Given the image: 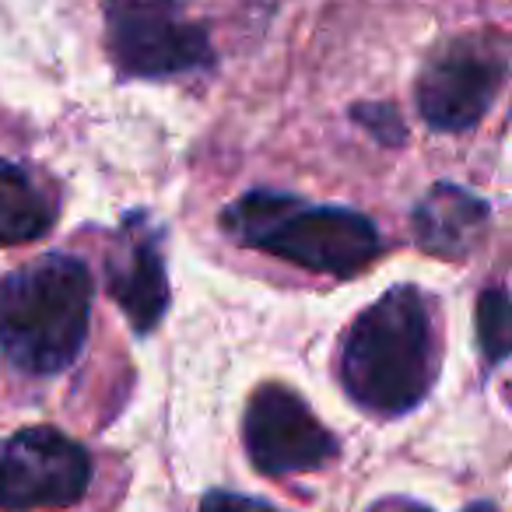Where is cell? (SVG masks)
I'll use <instances>...</instances> for the list:
<instances>
[{"label":"cell","instance_id":"6da1fadb","mask_svg":"<svg viewBox=\"0 0 512 512\" xmlns=\"http://www.w3.org/2000/svg\"><path fill=\"white\" fill-rule=\"evenodd\" d=\"M439 376V337L418 288H390L348 327L341 383L358 407L397 418L428 397Z\"/></svg>","mask_w":512,"mask_h":512},{"label":"cell","instance_id":"7a4b0ae2","mask_svg":"<svg viewBox=\"0 0 512 512\" xmlns=\"http://www.w3.org/2000/svg\"><path fill=\"white\" fill-rule=\"evenodd\" d=\"M92 274L78 256L50 253L0 278V351L29 376L67 369L85 348Z\"/></svg>","mask_w":512,"mask_h":512},{"label":"cell","instance_id":"3957f363","mask_svg":"<svg viewBox=\"0 0 512 512\" xmlns=\"http://www.w3.org/2000/svg\"><path fill=\"white\" fill-rule=\"evenodd\" d=\"M239 246L264 249L288 264L330 278H355L383 249L379 228L348 207H309L295 197L253 190L221 218Z\"/></svg>","mask_w":512,"mask_h":512},{"label":"cell","instance_id":"277c9868","mask_svg":"<svg viewBox=\"0 0 512 512\" xmlns=\"http://www.w3.org/2000/svg\"><path fill=\"white\" fill-rule=\"evenodd\" d=\"M106 36L116 67L134 78H169L211 64V43L183 0H106Z\"/></svg>","mask_w":512,"mask_h":512},{"label":"cell","instance_id":"5b68a950","mask_svg":"<svg viewBox=\"0 0 512 512\" xmlns=\"http://www.w3.org/2000/svg\"><path fill=\"white\" fill-rule=\"evenodd\" d=\"M92 481V460L50 425L22 428L0 442V509H71Z\"/></svg>","mask_w":512,"mask_h":512},{"label":"cell","instance_id":"8992f818","mask_svg":"<svg viewBox=\"0 0 512 512\" xmlns=\"http://www.w3.org/2000/svg\"><path fill=\"white\" fill-rule=\"evenodd\" d=\"M505 81L498 39L467 36L428 60L418 78V109L435 130H470L491 109Z\"/></svg>","mask_w":512,"mask_h":512},{"label":"cell","instance_id":"52a82bcc","mask_svg":"<svg viewBox=\"0 0 512 512\" xmlns=\"http://www.w3.org/2000/svg\"><path fill=\"white\" fill-rule=\"evenodd\" d=\"M246 449L260 474H302L334 460L337 442L306 400L285 386H260L246 407Z\"/></svg>","mask_w":512,"mask_h":512},{"label":"cell","instance_id":"ba28073f","mask_svg":"<svg viewBox=\"0 0 512 512\" xmlns=\"http://www.w3.org/2000/svg\"><path fill=\"white\" fill-rule=\"evenodd\" d=\"M109 295L127 313L137 334H148L169 309V274H165L162 235L148 214H130L109 253Z\"/></svg>","mask_w":512,"mask_h":512},{"label":"cell","instance_id":"9c48e42d","mask_svg":"<svg viewBox=\"0 0 512 512\" xmlns=\"http://www.w3.org/2000/svg\"><path fill=\"white\" fill-rule=\"evenodd\" d=\"M488 204L453 183H439L414 207V235L418 246L442 260H463L484 239Z\"/></svg>","mask_w":512,"mask_h":512},{"label":"cell","instance_id":"30bf717a","mask_svg":"<svg viewBox=\"0 0 512 512\" xmlns=\"http://www.w3.org/2000/svg\"><path fill=\"white\" fill-rule=\"evenodd\" d=\"M57 221V207L36 179L15 162L0 158V246H22L46 235Z\"/></svg>","mask_w":512,"mask_h":512},{"label":"cell","instance_id":"8fae6325","mask_svg":"<svg viewBox=\"0 0 512 512\" xmlns=\"http://www.w3.org/2000/svg\"><path fill=\"white\" fill-rule=\"evenodd\" d=\"M477 341L491 365L505 362L509 355V295L502 285L488 288L477 299Z\"/></svg>","mask_w":512,"mask_h":512},{"label":"cell","instance_id":"7c38bea8","mask_svg":"<svg viewBox=\"0 0 512 512\" xmlns=\"http://www.w3.org/2000/svg\"><path fill=\"white\" fill-rule=\"evenodd\" d=\"M355 120L362 123L365 130H372L383 144H404V137H407L404 120H400L393 106H358Z\"/></svg>","mask_w":512,"mask_h":512},{"label":"cell","instance_id":"4fadbf2b","mask_svg":"<svg viewBox=\"0 0 512 512\" xmlns=\"http://www.w3.org/2000/svg\"><path fill=\"white\" fill-rule=\"evenodd\" d=\"M200 512H274V509L264 502H256V498H246V495L211 491V495H204V502H200Z\"/></svg>","mask_w":512,"mask_h":512},{"label":"cell","instance_id":"5bb4252c","mask_svg":"<svg viewBox=\"0 0 512 512\" xmlns=\"http://www.w3.org/2000/svg\"><path fill=\"white\" fill-rule=\"evenodd\" d=\"M414 512H425V509H414Z\"/></svg>","mask_w":512,"mask_h":512}]
</instances>
